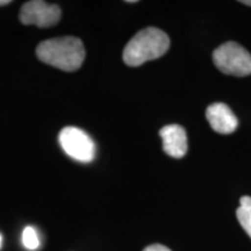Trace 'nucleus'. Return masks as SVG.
<instances>
[{
  "label": "nucleus",
  "mask_w": 251,
  "mask_h": 251,
  "mask_svg": "<svg viewBox=\"0 0 251 251\" xmlns=\"http://www.w3.org/2000/svg\"><path fill=\"white\" fill-rule=\"evenodd\" d=\"M163 150L174 158H181L187 152L186 131L179 125H168L159 130Z\"/></svg>",
  "instance_id": "nucleus-7"
},
{
  "label": "nucleus",
  "mask_w": 251,
  "mask_h": 251,
  "mask_svg": "<svg viewBox=\"0 0 251 251\" xmlns=\"http://www.w3.org/2000/svg\"><path fill=\"white\" fill-rule=\"evenodd\" d=\"M143 251H171L168 247L162 246V244H151V246L146 247Z\"/></svg>",
  "instance_id": "nucleus-10"
},
{
  "label": "nucleus",
  "mask_w": 251,
  "mask_h": 251,
  "mask_svg": "<svg viewBox=\"0 0 251 251\" xmlns=\"http://www.w3.org/2000/svg\"><path fill=\"white\" fill-rule=\"evenodd\" d=\"M23 244L28 250H36L40 248V237L37 235L36 229L28 226L23 231Z\"/></svg>",
  "instance_id": "nucleus-9"
},
{
  "label": "nucleus",
  "mask_w": 251,
  "mask_h": 251,
  "mask_svg": "<svg viewBox=\"0 0 251 251\" xmlns=\"http://www.w3.org/2000/svg\"><path fill=\"white\" fill-rule=\"evenodd\" d=\"M207 121L212 129L222 135H228L236 130L238 121L230 108L224 102H215L206 109Z\"/></svg>",
  "instance_id": "nucleus-6"
},
{
  "label": "nucleus",
  "mask_w": 251,
  "mask_h": 251,
  "mask_svg": "<svg viewBox=\"0 0 251 251\" xmlns=\"http://www.w3.org/2000/svg\"><path fill=\"white\" fill-rule=\"evenodd\" d=\"M242 4H244V5H247V6H251V1L250 0H242Z\"/></svg>",
  "instance_id": "nucleus-12"
},
{
  "label": "nucleus",
  "mask_w": 251,
  "mask_h": 251,
  "mask_svg": "<svg viewBox=\"0 0 251 251\" xmlns=\"http://www.w3.org/2000/svg\"><path fill=\"white\" fill-rule=\"evenodd\" d=\"M9 0H0V6H2V5H8L9 4Z\"/></svg>",
  "instance_id": "nucleus-11"
},
{
  "label": "nucleus",
  "mask_w": 251,
  "mask_h": 251,
  "mask_svg": "<svg viewBox=\"0 0 251 251\" xmlns=\"http://www.w3.org/2000/svg\"><path fill=\"white\" fill-rule=\"evenodd\" d=\"M170 48V39L164 31L148 27L135 34L124 49V62L128 67H140L143 63L162 57Z\"/></svg>",
  "instance_id": "nucleus-2"
},
{
  "label": "nucleus",
  "mask_w": 251,
  "mask_h": 251,
  "mask_svg": "<svg viewBox=\"0 0 251 251\" xmlns=\"http://www.w3.org/2000/svg\"><path fill=\"white\" fill-rule=\"evenodd\" d=\"M236 216L240 225L251 238V197L246 196L241 198Z\"/></svg>",
  "instance_id": "nucleus-8"
},
{
  "label": "nucleus",
  "mask_w": 251,
  "mask_h": 251,
  "mask_svg": "<svg viewBox=\"0 0 251 251\" xmlns=\"http://www.w3.org/2000/svg\"><path fill=\"white\" fill-rule=\"evenodd\" d=\"M41 62L59 70L72 72L81 67L85 58L83 42L74 36L56 37L42 41L36 48Z\"/></svg>",
  "instance_id": "nucleus-1"
},
{
  "label": "nucleus",
  "mask_w": 251,
  "mask_h": 251,
  "mask_svg": "<svg viewBox=\"0 0 251 251\" xmlns=\"http://www.w3.org/2000/svg\"><path fill=\"white\" fill-rule=\"evenodd\" d=\"M213 62L220 71L236 77L251 75V55L236 42H226L213 52Z\"/></svg>",
  "instance_id": "nucleus-3"
},
{
  "label": "nucleus",
  "mask_w": 251,
  "mask_h": 251,
  "mask_svg": "<svg viewBox=\"0 0 251 251\" xmlns=\"http://www.w3.org/2000/svg\"><path fill=\"white\" fill-rule=\"evenodd\" d=\"M1 244H2V236L0 235V248H1Z\"/></svg>",
  "instance_id": "nucleus-13"
},
{
  "label": "nucleus",
  "mask_w": 251,
  "mask_h": 251,
  "mask_svg": "<svg viewBox=\"0 0 251 251\" xmlns=\"http://www.w3.org/2000/svg\"><path fill=\"white\" fill-rule=\"evenodd\" d=\"M61 8L55 4H48L42 0H31L23 5L20 9V21L24 25H35L40 28L55 26L61 19Z\"/></svg>",
  "instance_id": "nucleus-5"
},
{
  "label": "nucleus",
  "mask_w": 251,
  "mask_h": 251,
  "mask_svg": "<svg viewBox=\"0 0 251 251\" xmlns=\"http://www.w3.org/2000/svg\"><path fill=\"white\" fill-rule=\"evenodd\" d=\"M59 144L68 156L81 163L92 162L96 157V143L90 135L77 127H65L59 133Z\"/></svg>",
  "instance_id": "nucleus-4"
}]
</instances>
